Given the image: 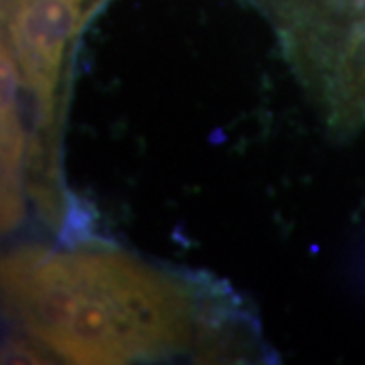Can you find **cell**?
<instances>
[{"label": "cell", "instance_id": "obj_1", "mask_svg": "<svg viewBox=\"0 0 365 365\" xmlns=\"http://www.w3.org/2000/svg\"><path fill=\"white\" fill-rule=\"evenodd\" d=\"M9 309L73 364H130L187 349L199 307L185 282L110 250H23L4 262Z\"/></svg>", "mask_w": 365, "mask_h": 365}, {"label": "cell", "instance_id": "obj_3", "mask_svg": "<svg viewBox=\"0 0 365 365\" xmlns=\"http://www.w3.org/2000/svg\"><path fill=\"white\" fill-rule=\"evenodd\" d=\"M21 76L11 51L2 45V227L11 230L23 215L25 118L19 106Z\"/></svg>", "mask_w": 365, "mask_h": 365}, {"label": "cell", "instance_id": "obj_2", "mask_svg": "<svg viewBox=\"0 0 365 365\" xmlns=\"http://www.w3.org/2000/svg\"><path fill=\"white\" fill-rule=\"evenodd\" d=\"M88 0H9L2 45L13 55L21 83L37 106V126L55 118L59 69L69 43L78 33Z\"/></svg>", "mask_w": 365, "mask_h": 365}]
</instances>
